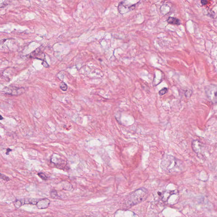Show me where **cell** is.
Listing matches in <instances>:
<instances>
[{"instance_id":"cell-1","label":"cell","mask_w":217,"mask_h":217,"mask_svg":"<svg viewBox=\"0 0 217 217\" xmlns=\"http://www.w3.org/2000/svg\"><path fill=\"white\" fill-rule=\"evenodd\" d=\"M160 167L163 171L170 173L178 172L182 170L180 161L174 156L168 154L163 156Z\"/></svg>"},{"instance_id":"cell-2","label":"cell","mask_w":217,"mask_h":217,"mask_svg":"<svg viewBox=\"0 0 217 217\" xmlns=\"http://www.w3.org/2000/svg\"><path fill=\"white\" fill-rule=\"evenodd\" d=\"M148 194V192L146 189L144 187L138 189L128 195L125 200V204L127 206L132 207L139 204L146 199Z\"/></svg>"},{"instance_id":"cell-3","label":"cell","mask_w":217,"mask_h":217,"mask_svg":"<svg viewBox=\"0 0 217 217\" xmlns=\"http://www.w3.org/2000/svg\"><path fill=\"white\" fill-rule=\"evenodd\" d=\"M132 1H123L119 3L118 6V10L119 12L121 14H124L128 13L131 11L133 10L135 8L136 5L139 2L135 3H132Z\"/></svg>"},{"instance_id":"cell-4","label":"cell","mask_w":217,"mask_h":217,"mask_svg":"<svg viewBox=\"0 0 217 217\" xmlns=\"http://www.w3.org/2000/svg\"><path fill=\"white\" fill-rule=\"evenodd\" d=\"M3 91L5 94L12 96L21 95L25 92V88L21 87H17L10 85L4 88Z\"/></svg>"},{"instance_id":"cell-5","label":"cell","mask_w":217,"mask_h":217,"mask_svg":"<svg viewBox=\"0 0 217 217\" xmlns=\"http://www.w3.org/2000/svg\"><path fill=\"white\" fill-rule=\"evenodd\" d=\"M206 93L209 99L213 103H217V88L216 86L211 85L207 87Z\"/></svg>"},{"instance_id":"cell-6","label":"cell","mask_w":217,"mask_h":217,"mask_svg":"<svg viewBox=\"0 0 217 217\" xmlns=\"http://www.w3.org/2000/svg\"><path fill=\"white\" fill-rule=\"evenodd\" d=\"M192 150L196 154H200L204 149V145L198 140H194L192 142Z\"/></svg>"},{"instance_id":"cell-7","label":"cell","mask_w":217,"mask_h":217,"mask_svg":"<svg viewBox=\"0 0 217 217\" xmlns=\"http://www.w3.org/2000/svg\"><path fill=\"white\" fill-rule=\"evenodd\" d=\"M29 57L38 59L43 60V61H45V55L39 48L29 54Z\"/></svg>"},{"instance_id":"cell-8","label":"cell","mask_w":217,"mask_h":217,"mask_svg":"<svg viewBox=\"0 0 217 217\" xmlns=\"http://www.w3.org/2000/svg\"><path fill=\"white\" fill-rule=\"evenodd\" d=\"M50 201L47 198L39 199L36 205L39 209H46L48 207L49 205H50Z\"/></svg>"},{"instance_id":"cell-9","label":"cell","mask_w":217,"mask_h":217,"mask_svg":"<svg viewBox=\"0 0 217 217\" xmlns=\"http://www.w3.org/2000/svg\"><path fill=\"white\" fill-rule=\"evenodd\" d=\"M167 22L170 24H174V25H179L180 24L179 20L176 17H169L167 20Z\"/></svg>"},{"instance_id":"cell-10","label":"cell","mask_w":217,"mask_h":217,"mask_svg":"<svg viewBox=\"0 0 217 217\" xmlns=\"http://www.w3.org/2000/svg\"><path fill=\"white\" fill-rule=\"evenodd\" d=\"M59 88L61 89L63 91H66L67 90V88H68V87L67 85L65 84L64 82H62L59 85Z\"/></svg>"},{"instance_id":"cell-11","label":"cell","mask_w":217,"mask_h":217,"mask_svg":"<svg viewBox=\"0 0 217 217\" xmlns=\"http://www.w3.org/2000/svg\"><path fill=\"white\" fill-rule=\"evenodd\" d=\"M9 2L7 1H0V8L5 7L8 5Z\"/></svg>"},{"instance_id":"cell-12","label":"cell","mask_w":217,"mask_h":217,"mask_svg":"<svg viewBox=\"0 0 217 217\" xmlns=\"http://www.w3.org/2000/svg\"><path fill=\"white\" fill-rule=\"evenodd\" d=\"M50 196L53 198H57L59 197L57 192L54 190L50 192Z\"/></svg>"},{"instance_id":"cell-13","label":"cell","mask_w":217,"mask_h":217,"mask_svg":"<svg viewBox=\"0 0 217 217\" xmlns=\"http://www.w3.org/2000/svg\"><path fill=\"white\" fill-rule=\"evenodd\" d=\"M38 176L43 180H47L48 179V177L43 173H39L38 174Z\"/></svg>"},{"instance_id":"cell-14","label":"cell","mask_w":217,"mask_h":217,"mask_svg":"<svg viewBox=\"0 0 217 217\" xmlns=\"http://www.w3.org/2000/svg\"><path fill=\"white\" fill-rule=\"evenodd\" d=\"M0 179L4 180V181H9L10 180L9 177L1 173H0Z\"/></svg>"},{"instance_id":"cell-15","label":"cell","mask_w":217,"mask_h":217,"mask_svg":"<svg viewBox=\"0 0 217 217\" xmlns=\"http://www.w3.org/2000/svg\"><path fill=\"white\" fill-rule=\"evenodd\" d=\"M168 89L167 88H163V89H162V90H160V91H159V94L160 95H165V94H166V93L168 92Z\"/></svg>"},{"instance_id":"cell-16","label":"cell","mask_w":217,"mask_h":217,"mask_svg":"<svg viewBox=\"0 0 217 217\" xmlns=\"http://www.w3.org/2000/svg\"><path fill=\"white\" fill-rule=\"evenodd\" d=\"M192 93V91L191 90H187L185 93L186 97L187 98H188L190 97L191 96Z\"/></svg>"},{"instance_id":"cell-17","label":"cell","mask_w":217,"mask_h":217,"mask_svg":"<svg viewBox=\"0 0 217 217\" xmlns=\"http://www.w3.org/2000/svg\"><path fill=\"white\" fill-rule=\"evenodd\" d=\"M42 64H43V66H44L45 67H49L48 64V63H47V62H46V61H43V63H42Z\"/></svg>"},{"instance_id":"cell-18","label":"cell","mask_w":217,"mask_h":217,"mask_svg":"<svg viewBox=\"0 0 217 217\" xmlns=\"http://www.w3.org/2000/svg\"><path fill=\"white\" fill-rule=\"evenodd\" d=\"M11 151V149H10V148H8L7 149V151L6 152V154L7 155H9L10 152Z\"/></svg>"},{"instance_id":"cell-19","label":"cell","mask_w":217,"mask_h":217,"mask_svg":"<svg viewBox=\"0 0 217 217\" xmlns=\"http://www.w3.org/2000/svg\"><path fill=\"white\" fill-rule=\"evenodd\" d=\"M201 2L202 5H204L207 4H208V1H201Z\"/></svg>"},{"instance_id":"cell-20","label":"cell","mask_w":217,"mask_h":217,"mask_svg":"<svg viewBox=\"0 0 217 217\" xmlns=\"http://www.w3.org/2000/svg\"><path fill=\"white\" fill-rule=\"evenodd\" d=\"M3 117L2 116H1V115H0V121H1V120H3Z\"/></svg>"},{"instance_id":"cell-21","label":"cell","mask_w":217,"mask_h":217,"mask_svg":"<svg viewBox=\"0 0 217 217\" xmlns=\"http://www.w3.org/2000/svg\"><path fill=\"white\" fill-rule=\"evenodd\" d=\"M87 217H90V216H87Z\"/></svg>"}]
</instances>
